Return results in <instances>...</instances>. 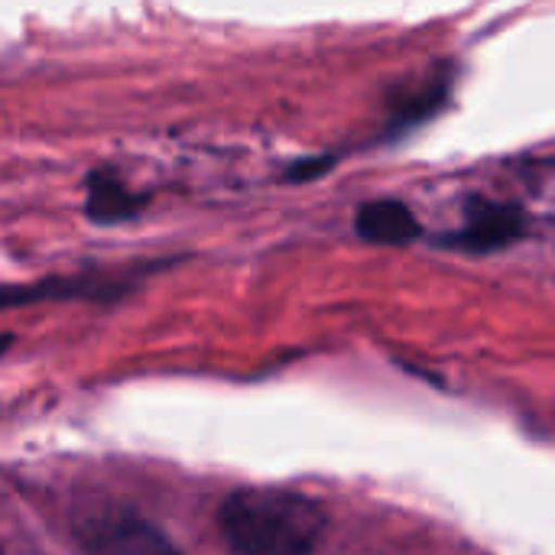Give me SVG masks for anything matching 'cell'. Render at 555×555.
Returning a JSON list of instances; mask_svg holds the SVG:
<instances>
[{"label":"cell","mask_w":555,"mask_h":555,"mask_svg":"<svg viewBox=\"0 0 555 555\" xmlns=\"http://www.w3.org/2000/svg\"><path fill=\"white\" fill-rule=\"evenodd\" d=\"M325 527L322 504L289 488H241L218 511V530L234 555H312Z\"/></svg>","instance_id":"1"},{"label":"cell","mask_w":555,"mask_h":555,"mask_svg":"<svg viewBox=\"0 0 555 555\" xmlns=\"http://www.w3.org/2000/svg\"><path fill=\"white\" fill-rule=\"evenodd\" d=\"M81 555H182L150 520L127 507H104L78 527Z\"/></svg>","instance_id":"2"},{"label":"cell","mask_w":555,"mask_h":555,"mask_svg":"<svg viewBox=\"0 0 555 555\" xmlns=\"http://www.w3.org/2000/svg\"><path fill=\"white\" fill-rule=\"evenodd\" d=\"M524 231V218L514 208L504 205H481L468 215V221L449 237L452 247L468 254H488L514 244Z\"/></svg>","instance_id":"3"},{"label":"cell","mask_w":555,"mask_h":555,"mask_svg":"<svg viewBox=\"0 0 555 555\" xmlns=\"http://www.w3.org/2000/svg\"><path fill=\"white\" fill-rule=\"evenodd\" d=\"M127 289L124 276H65V280H46L33 286H0V309L3 306H23V302H42V299H107Z\"/></svg>","instance_id":"4"},{"label":"cell","mask_w":555,"mask_h":555,"mask_svg":"<svg viewBox=\"0 0 555 555\" xmlns=\"http://www.w3.org/2000/svg\"><path fill=\"white\" fill-rule=\"evenodd\" d=\"M354 228H358V234L364 241L384 244V247H403V244H413L423 234L413 208L397 202V198H377V202L361 205V211L354 218Z\"/></svg>","instance_id":"5"},{"label":"cell","mask_w":555,"mask_h":555,"mask_svg":"<svg viewBox=\"0 0 555 555\" xmlns=\"http://www.w3.org/2000/svg\"><path fill=\"white\" fill-rule=\"evenodd\" d=\"M143 205L140 195H133L120 179L107 176V172H94L88 179V218L91 221H101V224H111V221H124L130 215H137Z\"/></svg>","instance_id":"6"},{"label":"cell","mask_w":555,"mask_h":555,"mask_svg":"<svg viewBox=\"0 0 555 555\" xmlns=\"http://www.w3.org/2000/svg\"><path fill=\"white\" fill-rule=\"evenodd\" d=\"M0 555H3V550H0Z\"/></svg>","instance_id":"7"}]
</instances>
